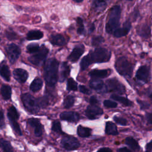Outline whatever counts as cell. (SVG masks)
Returning <instances> with one entry per match:
<instances>
[{"mask_svg": "<svg viewBox=\"0 0 152 152\" xmlns=\"http://www.w3.org/2000/svg\"><path fill=\"white\" fill-rule=\"evenodd\" d=\"M117 151H118V152H132L131 150H129V148H126V147L120 148L118 149Z\"/></svg>", "mask_w": 152, "mask_h": 152, "instance_id": "7dc6e473", "label": "cell"}, {"mask_svg": "<svg viewBox=\"0 0 152 152\" xmlns=\"http://www.w3.org/2000/svg\"><path fill=\"white\" fill-rule=\"evenodd\" d=\"M13 75L14 78L20 83H25L28 76L27 71L21 68L15 69L13 71Z\"/></svg>", "mask_w": 152, "mask_h": 152, "instance_id": "ac0fdd59", "label": "cell"}, {"mask_svg": "<svg viewBox=\"0 0 152 152\" xmlns=\"http://www.w3.org/2000/svg\"><path fill=\"white\" fill-rule=\"evenodd\" d=\"M85 51V48L83 45H78L76 46L68 57V59L72 62L77 61L80 56L84 53Z\"/></svg>", "mask_w": 152, "mask_h": 152, "instance_id": "4fadbf2b", "label": "cell"}, {"mask_svg": "<svg viewBox=\"0 0 152 152\" xmlns=\"http://www.w3.org/2000/svg\"><path fill=\"white\" fill-rule=\"evenodd\" d=\"M1 95L4 100H9L11 96V88L8 85H3L1 88Z\"/></svg>", "mask_w": 152, "mask_h": 152, "instance_id": "f1b7e54d", "label": "cell"}, {"mask_svg": "<svg viewBox=\"0 0 152 152\" xmlns=\"http://www.w3.org/2000/svg\"><path fill=\"white\" fill-rule=\"evenodd\" d=\"M27 122L29 125L34 128L35 135L37 137L41 136L43 132V126L40 121L37 118H30Z\"/></svg>", "mask_w": 152, "mask_h": 152, "instance_id": "2e32d148", "label": "cell"}, {"mask_svg": "<svg viewBox=\"0 0 152 152\" xmlns=\"http://www.w3.org/2000/svg\"><path fill=\"white\" fill-rule=\"evenodd\" d=\"M42 86L43 81L39 78H36L31 83L30 86V89L33 92H37L41 89Z\"/></svg>", "mask_w": 152, "mask_h": 152, "instance_id": "83f0119b", "label": "cell"}, {"mask_svg": "<svg viewBox=\"0 0 152 152\" xmlns=\"http://www.w3.org/2000/svg\"><path fill=\"white\" fill-rule=\"evenodd\" d=\"M91 129L82 125H79L77 128V134L83 138L89 137L91 135Z\"/></svg>", "mask_w": 152, "mask_h": 152, "instance_id": "f546056e", "label": "cell"}, {"mask_svg": "<svg viewBox=\"0 0 152 152\" xmlns=\"http://www.w3.org/2000/svg\"><path fill=\"white\" fill-rule=\"evenodd\" d=\"M43 37V33L40 30H31L27 34V39L28 40H39Z\"/></svg>", "mask_w": 152, "mask_h": 152, "instance_id": "cb8c5ba5", "label": "cell"}, {"mask_svg": "<svg viewBox=\"0 0 152 152\" xmlns=\"http://www.w3.org/2000/svg\"><path fill=\"white\" fill-rule=\"evenodd\" d=\"M138 34L144 38H148L150 35V28L147 24H143L137 28Z\"/></svg>", "mask_w": 152, "mask_h": 152, "instance_id": "603a6c76", "label": "cell"}, {"mask_svg": "<svg viewBox=\"0 0 152 152\" xmlns=\"http://www.w3.org/2000/svg\"><path fill=\"white\" fill-rule=\"evenodd\" d=\"M66 89L68 91H76L77 90V83L73 78H69L68 79Z\"/></svg>", "mask_w": 152, "mask_h": 152, "instance_id": "e575fe53", "label": "cell"}, {"mask_svg": "<svg viewBox=\"0 0 152 152\" xmlns=\"http://www.w3.org/2000/svg\"><path fill=\"white\" fill-rule=\"evenodd\" d=\"M40 47L37 43H30L27 46V51L30 53H34L39 50Z\"/></svg>", "mask_w": 152, "mask_h": 152, "instance_id": "d590c367", "label": "cell"}, {"mask_svg": "<svg viewBox=\"0 0 152 152\" xmlns=\"http://www.w3.org/2000/svg\"><path fill=\"white\" fill-rule=\"evenodd\" d=\"M0 40H1V39H0Z\"/></svg>", "mask_w": 152, "mask_h": 152, "instance_id": "db71d44e", "label": "cell"}, {"mask_svg": "<svg viewBox=\"0 0 152 152\" xmlns=\"http://www.w3.org/2000/svg\"><path fill=\"white\" fill-rule=\"evenodd\" d=\"M48 49L45 45H42L37 52H36V53H33V55L28 57V60L30 63H31L33 65H39L46 58V56L48 54Z\"/></svg>", "mask_w": 152, "mask_h": 152, "instance_id": "52a82bcc", "label": "cell"}, {"mask_svg": "<svg viewBox=\"0 0 152 152\" xmlns=\"http://www.w3.org/2000/svg\"><path fill=\"white\" fill-rule=\"evenodd\" d=\"M79 90H80V92H81L84 94H90L91 93V91L83 85L79 86Z\"/></svg>", "mask_w": 152, "mask_h": 152, "instance_id": "7bdbcfd3", "label": "cell"}, {"mask_svg": "<svg viewBox=\"0 0 152 152\" xmlns=\"http://www.w3.org/2000/svg\"><path fill=\"white\" fill-rule=\"evenodd\" d=\"M74 1L77 3H80V2H83V0H74Z\"/></svg>", "mask_w": 152, "mask_h": 152, "instance_id": "f5cc1de1", "label": "cell"}, {"mask_svg": "<svg viewBox=\"0 0 152 152\" xmlns=\"http://www.w3.org/2000/svg\"><path fill=\"white\" fill-rule=\"evenodd\" d=\"M137 103L139 104L140 108L142 110H144V109H148L150 107V103H148L146 101H143V100H140V99H137Z\"/></svg>", "mask_w": 152, "mask_h": 152, "instance_id": "60d3db41", "label": "cell"}, {"mask_svg": "<svg viewBox=\"0 0 152 152\" xmlns=\"http://www.w3.org/2000/svg\"><path fill=\"white\" fill-rule=\"evenodd\" d=\"M61 145L65 150L71 151L77 149L80 147V142L76 138L66 135L61 140Z\"/></svg>", "mask_w": 152, "mask_h": 152, "instance_id": "ba28073f", "label": "cell"}, {"mask_svg": "<svg viewBox=\"0 0 152 152\" xmlns=\"http://www.w3.org/2000/svg\"><path fill=\"white\" fill-rule=\"evenodd\" d=\"M97 152H112V150L109 148L103 147V148H100Z\"/></svg>", "mask_w": 152, "mask_h": 152, "instance_id": "681fc988", "label": "cell"}, {"mask_svg": "<svg viewBox=\"0 0 152 152\" xmlns=\"http://www.w3.org/2000/svg\"><path fill=\"white\" fill-rule=\"evenodd\" d=\"M125 144L128 145L132 150L138 151L140 150V145L137 141L132 137H127L125 140Z\"/></svg>", "mask_w": 152, "mask_h": 152, "instance_id": "4dcf8cb0", "label": "cell"}, {"mask_svg": "<svg viewBox=\"0 0 152 152\" xmlns=\"http://www.w3.org/2000/svg\"><path fill=\"white\" fill-rule=\"evenodd\" d=\"M111 57V52L103 48H97L83 57L80 62V70L84 71L93 63L108 62Z\"/></svg>", "mask_w": 152, "mask_h": 152, "instance_id": "6da1fadb", "label": "cell"}, {"mask_svg": "<svg viewBox=\"0 0 152 152\" xmlns=\"http://www.w3.org/2000/svg\"><path fill=\"white\" fill-rule=\"evenodd\" d=\"M111 98L112 99H113L114 100H116L118 102H119V103H122L123 105L126 106H131L133 104V103L129 100L128 99H127L126 97L114 94H112L111 96Z\"/></svg>", "mask_w": 152, "mask_h": 152, "instance_id": "484cf974", "label": "cell"}, {"mask_svg": "<svg viewBox=\"0 0 152 152\" xmlns=\"http://www.w3.org/2000/svg\"><path fill=\"white\" fill-rule=\"evenodd\" d=\"M86 115L89 119H96L100 116L103 113V110L97 105H89L86 111Z\"/></svg>", "mask_w": 152, "mask_h": 152, "instance_id": "30bf717a", "label": "cell"}, {"mask_svg": "<svg viewBox=\"0 0 152 152\" xmlns=\"http://www.w3.org/2000/svg\"><path fill=\"white\" fill-rule=\"evenodd\" d=\"M75 97L72 95H68L65 97L64 100V106L66 109L71 108L74 104Z\"/></svg>", "mask_w": 152, "mask_h": 152, "instance_id": "d6a6232c", "label": "cell"}, {"mask_svg": "<svg viewBox=\"0 0 152 152\" xmlns=\"http://www.w3.org/2000/svg\"><path fill=\"white\" fill-rule=\"evenodd\" d=\"M136 78L144 83L148 82L150 79V68L146 65L141 66L137 71L135 74Z\"/></svg>", "mask_w": 152, "mask_h": 152, "instance_id": "8fae6325", "label": "cell"}, {"mask_svg": "<svg viewBox=\"0 0 152 152\" xmlns=\"http://www.w3.org/2000/svg\"><path fill=\"white\" fill-rule=\"evenodd\" d=\"M106 84L107 91L114 92L119 94H122L126 91L125 86L115 78L108 79L106 82Z\"/></svg>", "mask_w": 152, "mask_h": 152, "instance_id": "8992f818", "label": "cell"}, {"mask_svg": "<svg viewBox=\"0 0 152 152\" xmlns=\"http://www.w3.org/2000/svg\"><path fill=\"white\" fill-rule=\"evenodd\" d=\"M6 51L8 59L11 63H14L21 54L20 48L14 43L8 45L6 48Z\"/></svg>", "mask_w": 152, "mask_h": 152, "instance_id": "9c48e42d", "label": "cell"}, {"mask_svg": "<svg viewBox=\"0 0 152 152\" xmlns=\"http://www.w3.org/2000/svg\"><path fill=\"white\" fill-rule=\"evenodd\" d=\"M4 116L2 110L0 109V127L3 128L4 126Z\"/></svg>", "mask_w": 152, "mask_h": 152, "instance_id": "ee69618b", "label": "cell"}, {"mask_svg": "<svg viewBox=\"0 0 152 152\" xmlns=\"http://www.w3.org/2000/svg\"><path fill=\"white\" fill-rule=\"evenodd\" d=\"M104 41V39L102 36H97L95 37H93L91 39V45L93 46H97L100 44L102 43Z\"/></svg>", "mask_w": 152, "mask_h": 152, "instance_id": "74e56055", "label": "cell"}, {"mask_svg": "<svg viewBox=\"0 0 152 152\" xmlns=\"http://www.w3.org/2000/svg\"><path fill=\"white\" fill-rule=\"evenodd\" d=\"M60 118L68 122H77L80 119V115L74 111H64L60 114Z\"/></svg>", "mask_w": 152, "mask_h": 152, "instance_id": "9a60e30c", "label": "cell"}, {"mask_svg": "<svg viewBox=\"0 0 152 152\" xmlns=\"http://www.w3.org/2000/svg\"><path fill=\"white\" fill-rule=\"evenodd\" d=\"M0 75L5 80L7 81L10 80V71L5 61H2L0 64Z\"/></svg>", "mask_w": 152, "mask_h": 152, "instance_id": "44dd1931", "label": "cell"}, {"mask_svg": "<svg viewBox=\"0 0 152 152\" xmlns=\"http://www.w3.org/2000/svg\"><path fill=\"white\" fill-rule=\"evenodd\" d=\"M7 116L12 128H15L18 126L19 125L17 122V120L19 118V114L14 106H11L9 107L8 109Z\"/></svg>", "mask_w": 152, "mask_h": 152, "instance_id": "7c38bea8", "label": "cell"}, {"mask_svg": "<svg viewBox=\"0 0 152 152\" xmlns=\"http://www.w3.org/2000/svg\"><path fill=\"white\" fill-rule=\"evenodd\" d=\"M21 100L26 110L30 113H36L41 108L39 99H36L28 93L22 94Z\"/></svg>", "mask_w": 152, "mask_h": 152, "instance_id": "5b68a950", "label": "cell"}, {"mask_svg": "<svg viewBox=\"0 0 152 152\" xmlns=\"http://www.w3.org/2000/svg\"><path fill=\"white\" fill-rule=\"evenodd\" d=\"M90 103L91 105H97L98 103V100L95 96H91L90 98Z\"/></svg>", "mask_w": 152, "mask_h": 152, "instance_id": "f6af8a7d", "label": "cell"}, {"mask_svg": "<svg viewBox=\"0 0 152 152\" xmlns=\"http://www.w3.org/2000/svg\"><path fill=\"white\" fill-rule=\"evenodd\" d=\"M115 67L117 72L121 75L131 77L132 75L134 66L125 57L118 58L115 62Z\"/></svg>", "mask_w": 152, "mask_h": 152, "instance_id": "277c9868", "label": "cell"}, {"mask_svg": "<svg viewBox=\"0 0 152 152\" xmlns=\"http://www.w3.org/2000/svg\"><path fill=\"white\" fill-rule=\"evenodd\" d=\"M131 28V24L129 20L126 21L122 27L118 28L113 33V34L115 37H121L126 36Z\"/></svg>", "mask_w": 152, "mask_h": 152, "instance_id": "5bb4252c", "label": "cell"}, {"mask_svg": "<svg viewBox=\"0 0 152 152\" xmlns=\"http://www.w3.org/2000/svg\"><path fill=\"white\" fill-rule=\"evenodd\" d=\"M109 74L108 69H93L89 72V75L93 78H103Z\"/></svg>", "mask_w": 152, "mask_h": 152, "instance_id": "d6986e66", "label": "cell"}, {"mask_svg": "<svg viewBox=\"0 0 152 152\" xmlns=\"http://www.w3.org/2000/svg\"><path fill=\"white\" fill-rule=\"evenodd\" d=\"M77 33L80 35H84L85 34V28L84 26L83 20L81 18L78 17L77 18Z\"/></svg>", "mask_w": 152, "mask_h": 152, "instance_id": "836d02e7", "label": "cell"}, {"mask_svg": "<svg viewBox=\"0 0 152 152\" xmlns=\"http://www.w3.org/2000/svg\"><path fill=\"white\" fill-rule=\"evenodd\" d=\"M138 15H139V11H138V10L135 8L134 10L133 13H132V20L134 21H135L136 19L137 18V17H138Z\"/></svg>", "mask_w": 152, "mask_h": 152, "instance_id": "bcb514c9", "label": "cell"}, {"mask_svg": "<svg viewBox=\"0 0 152 152\" xmlns=\"http://www.w3.org/2000/svg\"><path fill=\"white\" fill-rule=\"evenodd\" d=\"M146 148V151L145 152H151V150H152V145H151V141L149 142L145 147Z\"/></svg>", "mask_w": 152, "mask_h": 152, "instance_id": "c3c4849f", "label": "cell"}, {"mask_svg": "<svg viewBox=\"0 0 152 152\" xmlns=\"http://www.w3.org/2000/svg\"><path fill=\"white\" fill-rule=\"evenodd\" d=\"M90 87L99 93H104L107 91L106 86L100 79L93 78L90 81Z\"/></svg>", "mask_w": 152, "mask_h": 152, "instance_id": "e0dca14e", "label": "cell"}, {"mask_svg": "<svg viewBox=\"0 0 152 152\" xmlns=\"http://www.w3.org/2000/svg\"><path fill=\"white\" fill-rule=\"evenodd\" d=\"M107 6V4L104 1H94L92 4V7L94 10L97 12H102Z\"/></svg>", "mask_w": 152, "mask_h": 152, "instance_id": "4316f807", "label": "cell"}, {"mask_svg": "<svg viewBox=\"0 0 152 152\" xmlns=\"http://www.w3.org/2000/svg\"><path fill=\"white\" fill-rule=\"evenodd\" d=\"M52 130L55 132L59 133V134H62V131L61 129V123L58 121H55L52 123Z\"/></svg>", "mask_w": 152, "mask_h": 152, "instance_id": "8d00e7d4", "label": "cell"}, {"mask_svg": "<svg viewBox=\"0 0 152 152\" xmlns=\"http://www.w3.org/2000/svg\"><path fill=\"white\" fill-rule=\"evenodd\" d=\"M103 105L107 108H115L117 107L118 104L114 101L110 100H105L103 102Z\"/></svg>", "mask_w": 152, "mask_h": 152, "instance_id": "f35d334b", "label": "cell"}, {"mask_svg": "<svg viewBox=\"0 0 152 152\" xmlns=\"http://www.w3.org/2000/svg\"><path fill=\"white\" fill-rule=\"evenodd\" d=\"M69 72H70V68L69 65L66 62H64L62 64L61 74L59 78V81L61 83L64 82L69 75Z\"/></svg>", "mask_w": 152, "mask_h": 152, "instance_id": "7402d4cb", "label": "cell"}, {"mask_svg": "<svg viewBox=\"0 0 152 152\" xmlns=\"http://www.w3.org/2000/svg\"><path fill=\"white\" fill-rule=\"evenodd\" d=\"M113 120L117 124H118L121 125H123V126L126 125L127 123H128L126 119H125V118H124L122 117H119V116H115L113 117Z\"/></svg>", "mask_w": 152, "mask_h": 152, "instance_id": "ab89813d", "label": "cell"}, {"mask_svg": "<svg viewBox=\"0 0 152 152\" xmlns=\"http://www.w3.org/2000/svg\"><path fill=\"white\" fill-rule=\"evenodd\" d=\"M121 14V9L119 5H115L111 8L107 17L106 24V31L109 34L113 33L119 27V20Z\"/></svg>", "mask_w": 152, "mask_h": 152, "instance_id": "3957f363", "label": "cell"}, {"mask_svg": "<svg viewBox=\"0 0 152 152\" xmlns=\"http://www.w3.org/2000/svg\"><path fill=\"white\" fill-rule=\"evenodd\" d=\"M50 42L55 46H64L66 44V40L63 36L60 34L52 35L50 37Z\"/></svg>", "mask_w": 152, "mask_h": 152, "instance_id": "ffe728a7", "label": "cell"}, {"mask_svg": "<svg viewBox=\"0 0 152 152\" xmlns=\"http://www.w3.org/2000/svg\"><path fill=\"white\" fill-rule=\"evenodd\" d=\"M0 147H1L4 152H13V148L11 143L4 139L0 140Z\"/></svg>", "mask_w": 152, "mask_h": 152, "instance_id": "1f68e13d", "label": "cell"}, {"mask_svg": "<svg viewBox=\"0 0 152 152\" xmlns=\"http://www.w3.org/2000/svg\"><path fill=\"white\" fill-rule=\"evenodd\" d=\"M59 62L55 58H50L44 65V78L46 86L54 87L58 81Z\"/></svg>", "mask_w": 152, "mask_h": 152, "instance_id": "7a4b0ae2", "label": "cell"}, {"mask_svg": "<svg viewBox=\"0 0 152 152\" xmlns=\"http://www.w3.org/2000/svg\"><path fill=\"white\" fill-rule=\"evenodd\" d=\"M105 132L108 135H116L118 134V131L116 125L112 122L108 121L106 124Z\"/></svg>", "mask_w": 152, "mask_h": 152, "instance_id": "d4e9b609", "label": "cell"}, {"mask_svg": "<svg viewBox=\"0 0 152 152\" xmlns=\"http://www.w3.org/2000/svg\"><path fill=\"white\" fill-rule=\"evenodd\" d=\"M94 28H95V27H94V24H92L91 26H90V28H89V29H88V32L90 33H92L94 30Z\"/></svg>", "mask_w": 152, "mask_h": 152, "instance_id": "816d5d0a", "label": "cell"}, {"mask_svg": "<svg viewBox=\"0 0 152 152\" xmlns=\"http://www.w3.org/2000/svg\"><path fill=\"white\" fill-rule=\"evenodd\" d=\"M146 118H147V121L148 122V123L150 124H151L152 123V115H151V113H147L146 114Z\"/></svg>", "mask_w": 152, "mask_h": 152, "instance_id": "f907efd6", "label": "cell"}, {"mask_svg": "<svg viewBox=\"0 0 152 152\" xmlns=\"http://www.w3.org/2000/svg\"><path fill=\"white\" fill-rule=\"evenodd\" d=\"M5 35L10 40H15L17 39V37L16 33L12 30H7L5 32Z\"/></svg>", "mask_w": 152, "mask_h": 152, "instance_id": "b9f144b4", "label": "cell"}]
</instances>
